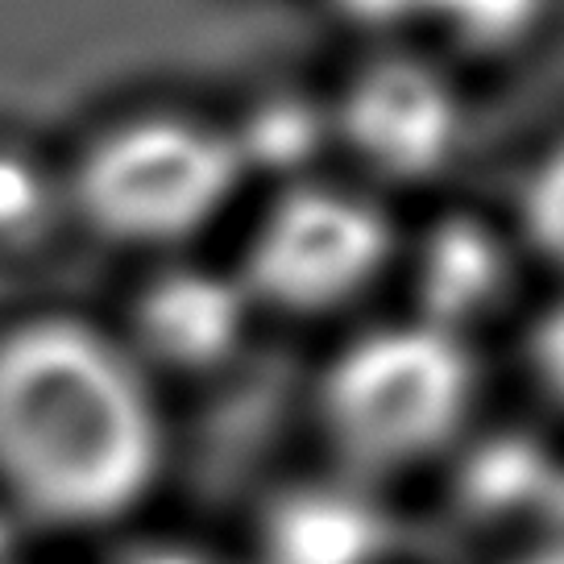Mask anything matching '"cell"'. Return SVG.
Masks as SVG:
<instances>
[{"mask_svg":"<svg viewBox=\"0 0 564 564\" xmlns=\"http://www.w3.org/2000/svg\"><path fill=\"white\" fill-rule=\"evenodd\" d=\"M162 420L117 336L75 316L0 333V486L54 528L124 514L159 474Z\"/></svg>","mask_w":564,"mask_h":564,"instance_id":"6da1fadb","label":"cell"},{"mask_svg":"<svg viewBox=\"0 0 564 564\" xmlns=\"http://www.w3.org/2000/svg\"><path fill=\"white\" fill-rule=\"evenodd\" d=\"M477 394L465 336L427 319L352 336L319 378V427L361 474H399L457 441Z\"/></svg>","mask_w":564,"mask_h":564,"instance_id":"7a4b0ae2","label":"cell"},{"mask_svg":"<svg viewBox=\"0 0 564 564\" xmlns=\"http://www.w3.org/2000/svg\"><path fill=\"white\" fill-rule=\"evenodd\" d=\"M246 178L229 124L141 112L100 129L63 187L67 208L96 237L129 249H175L220 220Z\"/></svg>","mask_w":564,"mask_h":564,"instance_id":"3957f363","label":"cell"},{"mask_svg":"<svg viewBox=\"0 0 564 564\" xmlns=\"http://www.w3.org/2000/svg\"><path fill=\"white\" fill-rule=\"evenodd\" d=\"M390 258L394 225L378 199L349 187L300 183L253 225L237 279L253 307L324 316L378 282Z\"/></svg>","mask_w":564,"mask_h":564,"instance_id":"277c9868","label":"cell"},{"mask_svg":"<svg viewBox=\"0 0 564 564\" xmlns=\"http://www.w3.org/2000/svg\"><path fill=\"white\" fill-rule=\"evenodd\" d=\"M333 141L370 175L423 183L457 159L465 141V105L457 84L415 54L370 58L333 105Z\"/></svg>","mask_w":564,"mask_h":564,"instance_id":"5b68a950","label":"cell"},{"mask_svg":"<svg viewBox=\"0 0 564 564\" xmlns=\"http://www.w3.org/2000/svg\"><path fill=\"white\" fill-rule=\"evenodd\" d=\"M249 312L253 300L237 274H216L204 265L162 270L133 307V357H154L175 370H204L237 349Z\"/></svg>","mask_w":564,"mask_h":564,"instance_id":"8992f818","label":"cell"},{"mask_svg":"<svg viewBox=\"0 0 564 564\" xmlns=\"http://www.w3.org/2000/svg\"><path fill=\"white\" fill-rule=\"evenodd\" d=\"M514 282L511 249L502 232L477 216H444L415 249L420 319L465 336L477 319L507 300Z\"/></svg>","mask_w":564,"mask_h":564,"instance_id":"52a82bcc","label":"cell"},{"mask_svg":"<svg viewBox=\"0 0 564 564\" xmlns=\"http://www.w3.org/2000/svg\"><path fill=\"white\" fill-rule=\"evenodd\" d=\"M229 133L246 175L253 171L300 175L333 141V112L295 91H274L249 108L246 121L229 124Z\"/></svg>","mask_w":564,"mask_h":564,"instance_id":"ba28073f","label":"cell"},{"mask_svg":"<svg viewBox=\"0 0 564 564\" xmlns=\"http://www.w3.org/2000/svg\"><path fill=\"white\" fill-rule=\"evenodd\" d=\"M67 212V187L46 162L0 145V249L42 246Z\"/></svg>","mask_w":564,"mask_h":564,"instance_id":"9c48e42d","label":"cell"},{"mask_svg":"<svg viewBox=\"0 0 564 564\" xmlns=\"http://www.w3.org/2000/svg\"><path fill=\"white\" fill-rule=\"evenodd\" d=\"M544 4L547 0H427L423 21L465 46L498 51L528 37L544 18Z\"/></svg>","mask_w":564,"mask_h":564,"instance_id":"30bf717a","label":"cell"},{"mask_svg":"<svg viewBox=\"0 0 564 564\" xmlns=\"http://www.w3.org/2000/svg\"><path fill=\"white\" fill-rule=\"evenodd\" d=\"M523 229L544 258L564 265V138L531 166L523 187Z\"/></svg>","mask_w":564,"mask_h":564,"instance_id":"8fae6325","label":"cell"},{"mask_svg":"<svg viewBox=\"0 0 564 564\" xmlns=\"http://www.w3.org/2000/svg\"><path fill=\"white\" fill-rule=\"evenodd\" d=\"M523 361H528V373L540 387V394L564 411V295L531 319Z\"/></svg>","mask_w":564,"mask_h":564,"instance_id":"7c38bea8","label":"cell"},{"mask_svg":"<svg viewBox=\"0 0 564 564\" xmlns=\"http://www.w3.org/2000/svg\"><path fill=\"white\" fill-rule=\"evenodd\" d=\"M345 18L361 21L370 30H390V25H411L423 21L427 0H333Z\"/></svg>","mask_w":564,"mask_h":564,"instance_id":"4fadbf2b","label":"cell"},{"mask_svg":"<svg viewBox=\"0 0 564 564\" xmlns=\"http://www.w3.org/2000/svg\"><path fill=\"white\" fill-rule=\"evenodd\" d=\"M544 531H547V544H552V556L564 564V481L552 490V498H547Z\"/></svg>","mask_w":564,"mask_h":564,"instance_id":"5bb4252c","label":"cell"},{"mask_svg":"<svg viewBox=\"0 0 564 564\" xmlns=\"http://www.w3.org/2000/svg\"><path fill=\"white\" fill-rule=\"evenodd\" d=\"M133 564H220V561L195 556V552H154V556H138Z\"/></svg>","mask_w":564,"mask_h":564,"instance_id":"9a60e30c","label":"cell"}]
</instances>
